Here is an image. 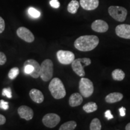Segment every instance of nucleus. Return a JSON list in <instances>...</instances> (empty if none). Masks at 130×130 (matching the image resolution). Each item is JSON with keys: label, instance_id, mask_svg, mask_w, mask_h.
Masks as SVG:
<instances>
[{"label": "nucleus", "instance_id": "nucleus-1", "mask_svg": "<svg viewBox=\"0 0 130 130\" xmlns=\"http://www.w3.org/2000/svg\"><path fill=\"white\" fill-rule=\"evenodd\" d=\"M100 40L96 36H81L75 40L74 46L80 51H90L95 49L99 44Z\"/></svg>", "mask_w": 130, "mask_h": 130}, {"label": "nucleus", "instance_id": "nucleus-2", "mask_svg": "<svg viewBox=\"0 0 130 130\" xmlns=\"http://www.w3.org/2000/svg\"><path fill=\"white\" fill-rule=\"evenodd\" d=\"M51 95L56 100H60L66 95L64 84L58 78H54L50 82L48 87Z\"/></svg>", "mask_w": 130, "mask_h": 130}, {"label": "nucleus", "instance_id": "nucleus-3", "mask_svg": "<svg viewBox=\"0 0 130 130\" xmlns=\"http://www.w3.org/2000/svg\"><path fill=\"white\" fill-rule=\"evenodd\" d=\"M92 63L89 58H79L75 59L71 63L72 70L79 77H83L85 75L84 68L89 66Z\"/></svg>", "mask_w": 130, "mask_h": 130}, {"label": "nucleus", "instance_id": "nucleus-4", "mask_svg": "<svg viewBox=\"0 0 130 130\" xmlns=\"http://www.w3.org/2000/svg\"><path fill=\"white\" fill-rule=\"evenodd\" d=\"M53 63L50 59H46L42 61L40 64V77L43 81H48L52 78L53 75Z\"/></svg>", "mask_w": 130, "mask_h": 130}, {"label": "nucleus", "instance_id": "nucleus-5", "mask_svg": "<svg viewBox=\"0 0 130 130\" xmlns=\"http://www.w3.org/2000/svg\"><path fill=\"white\" fill-rule=\"evenodd\" d=\"M79 90L83 97H90L94 91L93 83L89 78L82 77L79 83Z\"/></svg>", "mask_w": 130, "mask_h": 130}, {"label": "nucleus", "instance_id": "nucleus-6", "mask_svg": "<svg viewBox=\"0 0 130 130\" xmlns=\"http://www.w3.org/2000/svg\"><path fill=\"white\" fill-rule=\"evenodd\" d=\"M108 12L111 17L118 22H123L125 21L128 13L127 10L121 6H110Z\"/></svg>", "mask_w": 130, "mask_h": 130}, {"label": "nucleus", "instance_id": "nucleus-7", "mask_svg": "<svg viewBox=\"0 0 130 130\" xmlns=\"http://www.w3.org/2000/svg\"><path fill=\"white\" fill-rule=\"evenodd\" d=\"M57 57L58 61L62 64L68 65L72 63L75 60V55L69 51L59 50L57 53Z\"/></svg>", "mask_w": 130, "mask_h": 130}, {"label": "nucleus", "instance_id": "nucleus-8", "mask_svg": "<svg viewBox=\"0 0 130 130\" xmlns=\"http://www.w3.org/2000/svg\"><path fill=\"white\" fill-rule=\"evenodd\" d=\"M60 122V117L55 113H48L42 119V122L48 128H54Z\"/></svg>", "mask_w": 130, "mask_h": 130}, {"label": "nucleus", "instance_id": "nucleus-9", "mask_svg": "<svg viewBox=\"0 0 130 130\" xmlns=\"http://www.w3.org/2000/svg\"><path fill=\"white\" fill-rule=\"evenodd\" d=\"M18 36L26 42L31 43L35 40V36L30 30L26 27H21L16 31Z\"/></svg>", "mask_w": 130, "mask_h": 130}, {"label": "nucleus", "instance_id": "nucleus-10", "mask_svg": "<svg viewBox=\"0 0 130 130\" xmlns=\"http://www.w3.org/2000/svg\"><path fill=\"white\" fill-rule=\"evenodd\" d=\"M115 31L117 36L119 37L130 39V25L124 24L118 25L116 27Z\"/></svg>", "mask_w": 130, "mask_h": 130}, {"label": "nucleus", "instance_id": "nucleus-11", "mask_svg": "<svg viewBox=\"0 0 130 130\" xmlns=\"http://www.w3.org/2000/svg\"><path fill=\"white\" fill-rule=\"evenodd\" d=\"M19 116L21 118L25 119L26 121H30L33 118L34 113L33 110L30 107L26 105H21L18 109Z\"/></svg>", "mask_w": 130, "mask_h": 130}, {"label": "nucleus", "instance_id": "nucleus-12", "mask_svg": "<svg viewBox=\"0 0 130 130\" xmlns=\"http://www.w3.org/2000/svg\"><path fill=\"white\" fill-rule=\"evenodd\" d=\"M91 28L96 32H105L108 31L109 27L105 21L101 19H98V20H95L92 24Z\"/></svg>", "mask_w": 130, "mask_h": 130}, {"label": "nucleus", "instance_id": "nucleus-13", "mask_svg": "<svg viewBox=\"0 0 130 130\" xmlns=\"http://www.w3.org/2000/svg\"><path fill=\"white\" fill-rule=\"evenodd\" d=\"M99 0H80L79 5L86 10H93L98 7Z\"/></svg>", "mask_w": 130, "mask_h": 130}, {"label": "nucleus", "instance_id": "nucleus-14", "mask_svg": "<svg viewBox=\"0 0 130 130\" xmlns=\"http://www.w3.org/2000/svg\"><path fill=\"white\" fill-rule=\"evenodd\" d=\"M32 101L37 104H40L44 101V96L41 91L36 89H32L29 93Z\"/></svg>", "mask_w": 130, "mask_h": 130}, {"label": "nucleus", "instance_id": "nucleus-15", "mask_svg": "<svg viewBox=\"0 0 130 130\" xmlns=\"http://www.w3.org/2000/svg\"><path fill=\"white\" fill-rule=\"evenodd\" d=\"M83 101V96L81 93H74L71 95L69 100V104L70 106L72 107H77L80 105Z\"/></svg>", "mask_w": 130, "mask_h": 130}, {"label": "nucleus", "instance_id": "nucleus-16", "mask_svg": "<svg viewBox=\"0 0 130 130\" xmlns=\"http://www.w3.org/2000/svg\"><path fill=\"white\" fill-rule=\"evenodd\" d=\"M123 95L119 92H113L109 93L105 97V100L108 104H114L121 101L122 100Z\"/></svg>", "mask_w": 130, "mask_h": 130}, {"label": "nucleus", "instance_id": "nucleus-17", "mask_svg": "<svg viewBox=\"0 0 130 130\" xmlns=\"http://www.w3.org/2000/svg\"><path fill=\"white\" fill-rule=\"evenodd\" d=\"M112 78L115 81H122L125 77V74L122 70L119 69H115L111 73Z\"/></svg>", "mask_w": 130, "mask_h": 130}, {"label": "nucleus", "instance_id": "nucleus-18", "mask_svg": "<svg viewBox=\"0 0 130 130\" xmlns=\"http://www.w3.org/2000/svg\"><path fill=\"white\" fill-rule=\"evenodd\" d=\"M79 7V3L77 0H72L68 4V11L71 14H75Z\"/></svg>", "mask_w": 130, "mask_h": 130}, {"label": "nucleus", "instance_id": "nucleus-19", "mask_svg": "<svg viewBox=\"0 0 130 130\" xmlns=\"http://www.w3.org/2000/svg\"><path fill=\"white\" fill-rule=\"evenodd\" d=\"M83 109L87 113H93V112L96 111L98 109V105L95 102H89L88 103L86 104L83 107Z\"/></svg>", "mask_w": 130, "mask_h": 130}, {"label": "nucleus", "instance_id": "nucleus-20", "mask_svg": "<svg viewBox=\"0 0 130 130\" xmlns=\"http://www.w3.org/2000/svg\"><path fill=\"white\" fill-rule=\"evenodd\" d=\"M77 127V123L75 121H71L66 122L61 125L59 130H74Z\"/></svg>", "mask_w": 130, "mask_h": 130}, {"label": "nucleus", "instance_id": "nucleus-21", "mask_svg": "<svg viewBox=\"0 0 130 130\" xmlns=\"http://www.w3.org/2000/svg\"><path fill=\"white\" fill-rule=\"evenodd\" d=\"M102 126L100 119L98 118H94L90 124V130H101Z\"/></svg>", "mask_w": 130, "mask_h": 130}, {"label": "nucleus", "instance_id": "nucleus-22", "mask_svg": "<svg viewBox=\"0 0 130 130\" xmlns=\"http://www.w3.org/2000/svg\"><path fill=\"white\" fill-rule=\"evenodd\" d=\"M19 74V69L18 68L14 67L10 70L8 74V77L10 79H14L16 78V77Z\"/></svg>", "mask_w": 130, "mask_h": 130}, {"label": "nucleus", "instance_id": "nucleus-23", "mask_svg": "<svg viewBox=\"0 0 130 130\" xmlns=\"http://www.w3.org/2000/svg\"><path fill=\"white\" fill-rule=\"evenodd\" d=\"M28 13L32 18H37L40 17V13L39 11L37 10L34 7H30L28 10Z\"/></svg>", "mask_w": 130, "mask_h": 130}, {"label": "nucleus", "instance_id": "nucleus-24", "mask_svg": "<svg viewBox=\"0 0 130 130\" xmlns=\"http://www.w3.org/2000/svg\"><path fill=\"white\" fill-rule=\"evenodd\" d=\"M2 95L3 96H4L7 97L8 98H12V90H11V89L10 88V87H9V88H4L3 89Z\"/></svg>", "mask_w": 130, "mask_h": 130}, {"label": "nucleus", "instance_id": "nucleus-25", "mask_svg": "<svg viewBox=\"0 0 130 130\" xmlns=\"http://www.w3.org/2000/svg\"><path fill=\"white\" fill-rule=\"evenodd\" d=\"M9 108V102L4 100L0 101V108L4 110H7Z\"/></svg>", "mask_w": 130, "mask_h": 130}, {"label": "nucleus", "instance_id": "nucleus-26", "mask_svg": "<svg viewBox=\"0 0 130 130\" xmlns=\"http://www.w3.org/2000/svg\"><path fill=\"white\" fill-rule=\"evenodd\" d=\"M50 4L52 7L55 8V9H58L60 6L58 0H51L50 2Z\"/></svg>", "mask_w": 130, "mask_h": 130}, {"label": "nucleus", "instance_id": "nucleus-27", "mask_svg": "<svg viewBox=\"0 0 130 130\" xmlns=\"http://www.w3.org/2000/svg\"><path fill=\"white\" fill-rule=\"evenodd\" d=\"M7 61V57L4 53L0 52V65H4Z\"/></svg>", "mask_w": 130, "mask_h": 130}, {"label": "nucleus", "instance_id": "nucleus-28", "mask_svg": "<svg viewBox=\"0 0 130 130\" xmlns=\"http://www.w3.org/2000/svg\"><path fill=\"white\" fill-rule=\"evenodd\" d=\"M5 29V22L4 20L0 16V33L4 31Z\"/></svg>", "mask_w": 130, "mask_h": 130}, {"label": "nucleus", "instance_id": "nucleus-29", "mask_svg": "<svg viewBox=\"0 0 130 130\" xmlns=\"http://www.w3.org/2000/svg\"><path fill=\"white\" fill-rule=\"evenodd\" d=\"M105 116L108 120L112 119H113V118H114L113 115H112L111 111H110V110H107V111L105 112Z\"/></svg>", "mask_w": 130, "mask_h": 130}, {"label": "nucleus", "instance_id": "nucleus-30", "mask_svg": "<svg viewBox=\"0 0 130 130\" xmlns=\"http://www.w3.org/2000/svg\"><path fill=\"white\" fill-rule=\"evenodd\" d=\"M119 112H120V115H121L122 117H124L125 116L126 108H125V107H122L119 108Z\"/></svg>", "mask_w": 130, "mask_h": 130}, {"label": "nucleus", "instance_id": "nucleus-31", "mask_svg": "<svg viewBox=\"0 0 130 130\" xmlns=\"http://www.w3.org/2000/svg\"><path fill=\"white\" fill-rule=\"evenodd\" d=\"M6 122V119L4 116L0 114V125H4Z\"/></svg>", "mask_w": 130, "mask_h": 130}, {"label": "nucleus", "instance_id": "nucleus-32", "mask_svg": "<svg viewBox=\"0 0 130 130\" xmlns=\"http://www.w3.org/2000/svg\"><path fill=\"white\" fill-rule=\"evenodd\" d=\"M125 129L126 130H130V122L128 123L125 126Z\"/></svg>", "mask_w": 130, "mask_h": 130}]
</instances>
